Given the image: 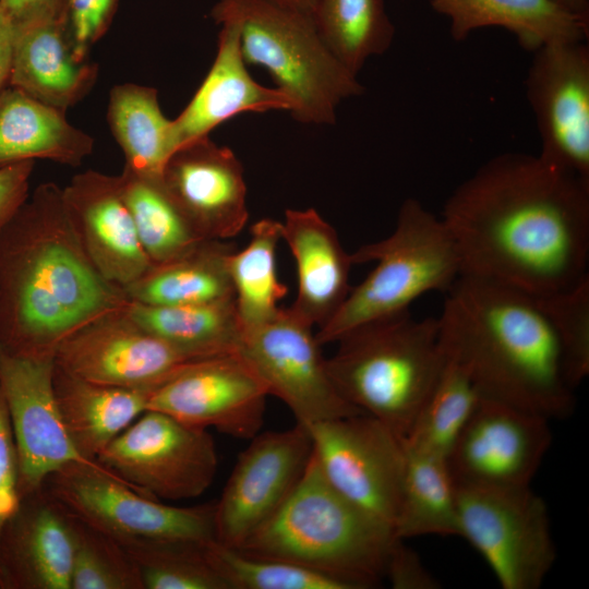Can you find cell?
I'll return each instance as SVG.
<instances>
[{
    "label": "cell",
    "instance_id": "24",
    "mask_svg": "<svg viewBox=\"0 0 589 589\" xmlns=\"http://www.w3.org/2000/svg\"><path fill=\"white\" fill-rule=\"evenodd\" d=\"M9 85L67 111L94 86L98 67L75 55L63 19L14 29Z\"/></svg>",
    "mask_w": 589,
    "mask_h": 589
},
{
    "label": "cell",
    "instance_id": "32",
    "mask_svg": "<svg viewBox=\"0 0 589 589\" xmlns=\"http://www.w3.org/2000/svg\"><path fill=\"white\" fill-rule=\"evenodd\" d=\"M140 243L154 265L181 257L203 239L167 193L161 178H148L123 167L117 176Z\"/></svg>",
    "mask_w": 589,
    "mask_h": 589
},
{
    "label": "cell",
    "instance_id": "31",
    "mask_svg": "<svg viewBox=\"0 0 589 589\" xmlns=\"http://www.w3.org/2000/svg\"><path fill=\"white\" fill-rule=\"evenodd\" d=\"M404 450L405 471L393 528L395 537L405 540L458 536L456 486L446 458L406 447Z\"/></svg>",
    "mask_w": 589,
    "mask_h": 589
},
{
    "label": "cell",
    "instance_id": "7",
    "mask_svg": "<svg viewBox=\"0 0 589 589\" xmlns=\"http://www.w3.org/2000/svg\"><path fill=\"white\" fill-rule=\"evenodd\" d=\"M211 16L239 24L245 63L268 71L297 121L333 124L338 105L364 91L323 43L309 13L269 0H219Z\"/></svg>",
    "mask_w": 589,
    "mask_h": 589
},
{
    "label": "cell",
    "instance_id": "9",
    "mask_svg": "<svg viewBox=\"0 0 589 589\" xmlns=\"http://www.w3.org/2000/svg\"><path fill=\"white\" fill-rule=\"evenodd\" d=\"M71 516L123 542L215 540V502L179 507L145 496L99 462H71L43 484Z\"/></svg>",
    "mask_w": 589,
    "mask_h": 589
},
{
    "label": "cell",
    "instance_id": "27",
    "mask_svg": "<svg viewBox=\"0 0 589 589\" xmlns=\"http://www.w3.org/2000/svg\"><path fill=\"white\" fill-rule=\"evenodd\" d=\"M449 20L454 40L472 32L498 26L514 34L529 51L557 41H585L589 23L573 16L550 0H429Z\"/></svg>",
    "mask_w": 589,
    "mask_h": 589
},
{
    "label": "cell",
    "instance_id": "5",
    "mask_svg": "<svg viewBox=\"0 0 589 589\" xmlns=\"http://www.w3.org/2000/svg\"><path fill=\"white\" fill-rule=\"evenodd\" d=\"M326 358L340 396L402 440L437 382L447 360L437 318L410 311L361 326Z\"/></svg>",
    "mask_w": 589,
    "mask_h": 589
},
{
    "label": "cell",
    "instance_id": "41",
    "mask_svg": "<svg viewBox=\"0 0 589 589\" xmlns=\"http://www.w3.org/2000/svg\"><path fill=\"white\" fill-rule=\"evenodd\" d=\"M20 501L17 452L0 389V530L17 508Z\"/></svg>",
    "mask_w": 589,
    "mask_h": 589
},
{
    "label": "cell",
    "instance_id": "15",
    "mask_svg": "<svg viewBox=\"0 0 589 589\" xmlns=\"http://www.w3.org/2000/svg\"><path fill=\"white\" fill-rule=\"evenodd\" d=\"M549 422L536 413L479 397L446 458L455 485H530L551 447Z\"/></svg>",
    "mask_w": 589,
    "mask_h": 589
},
{
    "label": "cell",
    "instance_id": "25",
    "mask_svg": "<svg viewBox=\"0 0 589 589\" xmlns=\"http://www.w3.org/2000/svg\"><path fill=\"white\" fill-rule=\"evenodd\" d=\"M93 149L94 139L65 111L10 85L0 92V167L35 159L77 167Z\"/></svg>",
    "mask_w": 589,
    "mask_h": 589
},
{
    "label": "cell",
    "instance_id": "44",
    "mask_svg": "<svg viewBox=\"0 0 589 589\" xmlns=\"http://www.w3.org/2000/svg\"><path fill=\"white\" fill-rule=\"evenodd\" d=\"M68 0H0L14 29L35 23L63 19Z\"/></svg>",
    "mask_w": 589,
    "mask_h": 589
},
{
    "label": "cell",
    "instance_id": "34",
    "mask_svg": "<svg viewBox=\"0 0 589 589\" xmlns=\"http://www.w3.org/2000/svg\"><path fill=\"white\" fill-rule=\"evenodd\" d=\"M311 17L329 51L354 75L394 40L384 0H316Z\"/></svg>",
    "mask_w": 589,
    "mask_h": 589
},
{
    "label": "cell",
    "instance_id": "8",
    "mask_svg": "<svg viewBox=\"0 0 589 589\" xmlns=\"http://www.w3.org/2000/svg\"><path fill=\"white\" fill-rule=\"evenodd\" d=\"M458 536L503 589H537L556 560L548 507L530 485H455Z\"/></svg>",
    "mask_w": 589,
    "mask_h": 589
},
{
    "label": "cell",
    "instance_id": "35",
    "mask_svg": "<svg viewBox=\"0 0 589 589\" xmlns=\"http://www.w3.org/2000/svg\"><path fill=\"white\" fill-rule=\"evenodd\" d=\"M479 397L467 371L447 357L413 425L401 440L404 447L447 458Z\"/></svg>",
    "mask_w": 589,
    "mask_h": 589
},
{
    "label": "cell",
    "instance_id": "42",
    "mask_svg": "<svg viewBox=\"0 0 589 589\" xmlns=\"http://www.w3.org/2000/svg\"><path fill=\"white\" fill-rule=\"evenodd\" d=\"M385 577L395 589H435L436 579L428 572L419 555L397 539L390 550Z\"/></svg>",
    "mask_w": 589,
    "mask_h": 589
},
{
    "label": "cell",
    "instance_id": "30",
    "mask_svg": "<svg viewBox=\"0 0 589 589\" xmlns=\"http://www.w3.org/2000/svg\"><path fill=\"white\" fill-rule=\"evenodd\" d=\"M127 311L191 360L237 352L242 337L235 300L171 306L130 301Z\"/></svg>",
    "mask_w": 589,
    "mask_h": 589
},
{
    "label": "cell",
    "instance_id": "33",
    "mask_svg": "<svg viewBox=\"0 0 589 589\" xmlns=\"http://www.w3.org/2000/svg\"><path fill=\"white\" fill-rule=\"evenodd\" d=\"M280 240V221L263 218L253 224L249 243L229 255L228 269L242 333L274 318L280 310L278 302L287 294L276 272Z\"/></svg>",
    "mask_w": 589,
    "mask_h": 589
},
{
    "label": "cell",
    "instance_id": "16",
    "mask_svg": "<svg viewBox=\"0 0 589 589\" xmlns=\"http://www.w3.org/2000/svg\"><path fill=\"white\" fill-rule=\"evenodd\" d=\"M526 95L541 142L539 155L589 181V48L557 41L533 51Z\"/></svg>",
    "mask_w": 589,
    "mask_h": 589
},
{
    "label": "cell",
    "instance_id": "45",
    "mask_svg": "<svg viewBox=\"0 0 589 589\" xmlns=\"http://www.w3.org/2000/svg\"><path fill=\"white\" fill-rule=\"evenodd\" d=\"M14 33L11 20L0 7V92L9 85Z\"/></svg>",
    "mask_w": 589,
    "mask_h": 589
},
{
    "label": "cell",
    "instance_id": "28",
    "mask_svg": "<svg viewBox=\"0 0 589 589\" xmlns=\"http://www.w3.org/2000/svg\"><path fill=\"white\" fill-rule=\"evenodd\" d=\"M235 250L226 240H204L181 257L153 265L124 292L132 302L160 306L235 300L228 269Z\"/></svg>",
    "mask_w": 589,
    "mask_h": 589
},
{
    "label": "cell",
    "instance_id": "47",
    "mask_svg": "<svg viewBox=\"0 0 589 589\" xmlns=\"http://www.w3.org/2000/svg\"><path fill=\"white\" fill-rule=\"evenodd\" d=\"M269 1L303 11L311 15V12L314 8L316 0H269Z\"/></svg>",
    "mask_w": 589,
    "mask_h": 589
},
{
    "label": "cell",
    "instance_id": "6",
    "mask_svg": "<svg viewBox=\"0 0 589 589\" xmlns=\"http://www.w3.org/2000/svg\"><path fill=\"white\" fill-rule=\"evenodd\" d=\"M353 264L376 262L335 315L315 333L323 346L337 342L366 324L409 311L419 297L447 291L462 275L458 248L442 219L419 200L409 197L399 208L394 231L383 240L351 253Z\"/></svg>",
    "mask_w": 589,
    "mask_h": 589
},
{
    "label": "cell",
    "instance_id": "22",
    "mask_svg": "<svg viewBox=\"0 0 589 589\" xmlns=\"http://www.w3.org/2000/svg\"><path fill=\"white\" fill-rule=\"evenodd\" d=\"M218 35L217 53L201 86L172 120L178 148L206 136L220 123L243 112L291 110L287 94L277 87L261 85L247 69L240 45V27L224 19Z\"/></svg>",
    "mask_w": 589,
    "mask_h": 589
},
{
    "label": "cell",
    "instance_id": "12",
    "mask_svg": "<svg viewBox=\"0 0 589 589\" xmlns=\"http://www.w3.org/2000/svg\"><path fill=\"white\" fill-rule=\"evenodd\" d=\"M312 328L290 308H280L267 323L242 333L238 353L298 423L308 426L362 413L336 389Z\"/></svg>",
    "mask_w": 589,
    "mask_h": 589
},
{
    "label": "cell",
    "instance_id": "20",
    "mask_svg": "<svg viewBox=\"0 0 589 589\" xmlns=\"http://www.w3.org/2000/svg\"><path fill=\"white\" fill-rule=\"evenodd\" d=\"M72 516L41 486L0 530V589H71Z\"/></svg>",
    "mask_w": 589,
    "mask_h": 589
},
{
    "label": "cell",
    "instance_id": "11",
    "mask_svg": "<svg viewBox=\"0 0 589 589\" xmlns=\"http://www.w3.org/2000/svg\"><path fill=\"white\" fill-rule=\"evenodd\" d=\"M306 428L313 455L328 483L393 529L405 471L401 440L365 413L320 421Z\"/></svg>",
    "mask_w": 589,
    "mask_h": 589
},
{
    "label": "cell",
    "instance_id": "14",
    "mask_svg": "<svg viewBox=\"0 0 589 589\" xmlns=\"http://www.w3.org/2000/svg\"><path fill=\"white\" fill-rule=\"evenodd\" d=\"M309 429L296 422L257 433L242 450L215 502V540L238 549L283 505L312 456Z\"/></svg>",
    "mask_w": 589,
    "mask_h": 589
},
{
    "label": "cell",
    "instance_id": "17",
    "mask_svg": "<svg viewBox=\"0 0 589 589\" xmlns=\"http://www.w3.org/2000/svg\"><path fill=\"white\" fill-rule=\"evenodd\" d=\"M53 370V357H24L0 347V389L17 452L21 498L71 462H98L83 457L65 430L55 396Z\"/></svg>",
    "mask_w": 589,
    "mask_h": 589
},
{
    "label": "cell",
    "instance_id": "36",
    "mask_svg": "<svg viewBox=\"0 0 589 589\" xmlns=\"http://www.w3.org/2000/svg\"><path fill=\"white\" fill-rule=\"evenodd\" d=\"M208 542L157 539L120 543L135 564L144 589H228L208 558Z\"/></svg>",
    "mask_w": 589,
    "mask_h": 589
},
{
    "label": "cell",
    "instance_id": "4",
    "mask_svg": "<svg viewBox=\"0 0 589 589\" xmlns=\"http://www.w3.org/2000/svg\"><path fill=\"white\" fill-rule=\"evenodd\" d=\"M393 529L337 492L313 455L283 505L238 548L370 588L385 577Z\"/></svg>",
    "mask_w": 589,
    "mask_h": 589
},
{
    "label": "cell",
    "instance_id": "1",
    "mask_svg": "<svg viewBox=\"0 0 589 589\" xmlns=\"http://www.w3.org/2000/svg\"><path fill=\"white\" fill-rule=\"evenodd\" d=\"M441 217L462 274L534 296L589 277V181L539 154L493 157L453 191Z\"/></svg>",
    "mask_w": 589,
    "mask_h": 589
},
{
    "label": "cell",
    "instance_id": "2",
    "mask_svg": "<svg viewBox=\"0 0 589 589\" xmlns=\"http://www.w3.org/2000/svg\"><path fill=\"white\" fill-rule=\"evenodd\" d=\"M129 302L85 252L62 188L37 185L0 230V347L55 358L68 336Z\"/></svg>",
    "mask_w": 589,
    "mask_h": 589
},
{
    "label": "cell",
    "instance_id": "3",
    "mask_svg": "<svg viewBox=\"0 0 589 589\" xmlns=\"http://www.w3.org/2000/svg\"><path fill=\"white\" fill-rule=\"evenodd\" d=\"M437 321L446 356L467 371L480 397L548 420L573 412L562 346L538 296L462 274Z\"/></svg>",
    "mask_w": 589,
    "mask_h": 589
},
{
    "label": "cell",
    "instance_id": "19",
    "mask_svg": "<svg viewBox=\"0 0 589 589\" xmlns=\"http://www.w3.org/2000/svg\"><path fill=\"white\" fill-rule=\"evenodd\" d=\"M163 184L193 229L205 240H228L245 226L243 167L227 146L208 135L179 147L167 160Z\"/></svg>",
    "mask_w": 589,
    "mask_h": 589
},
{
    "label": "cell",
    "instance_id": "21",
    "mask_svg": "<svg viewBox=\"0 0 589 589\" xmlns=\"http://www.w3.org/2000/svg\"><path fill=\"white\" fill-rule=\"evenodd\" d=\"M62 194L81 244L107 280L124 288L151 269L154 264L140 243L117 176L86 170Z\"/></svg>",
    "mask_w": 589,
    "mask_h": 589
},
{
    "label": "cell",
    "instance_id": "26",
    "mask_svg": "<svg viewBox=\"0 0 589 589\" xmlns=\"http://www.w3.org/2000/svg\"><path fill=\"white\" fill-rule=\"evenodd\" d=\"M53 390L65 430L88 460L98 455L147 410L153 390L95 383L55 362Z\"/></svg>",
    "mask_w": 589,
    "mask_h": 589
},
{
    "label": "cell",
    "instance_id": "23",
    "mask_svg": "<svg viewBox=\"0 0 589 589\" xmlns=\"http://www.w3.org/2000/svg\"><path fill=\"white\" fill-rule=\"evenodd\" d=\"M280 224L281 240L290 249L298 276L297 298L289 308L320 328L335 315L351 289V254L314 208L287 209Z\"/></svg>",
    "mask_w": 589,
    "mask_h": 589
},
{
    "label": "cell",
    "instance_id": "29",
    "mask_svg": "<svg viewBox=\"0 0 589 589\" xmlns=\"http://www.w3.org/2000/svg\"><path fill=\"white\" fill-rule=\"evenodd\" d=\"M107 121L124 155V167L136 175L161 178L178 149L172 120L159 106L157 89L135 83L115 85L109 93Z\"/></svg>",
    "mask_w": 589,
    "mask_h": 589
},
{
    "label": "cell",
    "instance_id": "10",
    "mask_svg": "<svg viewBox=\"0 0 589 589\" xmlns=\"http://www.w3.org/2000/svg\"><path fill=\"white\" fill-rule=\"evenodd\" d=\"M97 461L139 493L166 501L202 495L217 473L215 442L205 429L146 410Z\"/></svg>",
    "mask_w": 589,
    "mask_h": 589
},
{
    "label": "cell",
    "instance_id": "18",
    "mask_svg": "<svg viewBox=\"0 0 589 589\" xmlns=\"http://www.w3.org/2000/svg\"><path fill=\"white\" fill-rule=\"evenodd\" d=\"M127 306L68 336L56 350V364L95 383L154 390L192 361L137 324Z\"/></svg>",
    "mask_w": 589,
    "mask_h": 589
},
{
    "label": "cell",
    "instance_id": "40",
    "mask_svg": "<svg viewBox=\"0 0 589 589\" xmlns=\"http://www.w3.org/2000/svg\"><path fill=\"white\" fill-rule=\"evenodd\" d=\"M119 0H68L64 26L79 59L86 60L89 49L108 31Z\"/></svg>",
    "mask_w": 589,
    "mask_h": 589
},
{
    "label": "cell",
    "instance_id": "38",
    "mask_svg": "<svg viewBox=\"0 0 589 589\" xmlns=\"http://www.w3.org/2000/svg\"><path fill=\"white\" fill-rule=\"evenodd\" d=\"M72 518L71 589H144L135 564L118 540Z\"/></svg>",
    "mask_w": 589,
    "mask_h": 589
},
{
    "label": "cell",
    "instance_id": "46",
    "mask_svg": "<svg viewBox=\"0 0 589 589\" xmlns=\"http://www.w3.org/2000/svg\"><path fill=\"white\" fill-rule=\"evenodd\" d=\"M564 12L589 23V0H550Z\"/></svg>",
    "mask_w": 589,
    "mask_h": 589
},
{
    "label": "cell",
    "instance_id": "13",
    "mask_svg": "<svg viewBox=\"0 0 589 589\" xmlns=\"http://www.w3.org/2000/svg\"><path fill=\"white\" fill-rule=\"evenodd\" d=\"M268 395L262 378L237 351L185 363L152 392L147 410L251 440L262 429Z\"/></svg>",
    "mask_w": 589,
    "mask_h": 589
},
{
    "label": "cell",
    "instance_id": "37",
    "mask_svg": "<svg viewBox=\"0 0 589 589\" xmlns=\"http://www.w3.org/2000/svg\"><path fill=\"white\" fill-rule=\"evenodd\" d=\"M206 551L228 589H353L324 573L279 558L250 555L216 540L206 544Z\"/></svg>",
    "mask_w": 589,
    "mask_h": 589
},
{
    "label": "cell",
    "instance_id": "39",
    "mask_svg": "<svg viewBox=\"0 0 589 589\" xmlns=\"http://www.w3.org/2000/svg\"><path fill=\"white\" fill-rule=\"evenodd\" d=\"M538 297L557 334L575 388L589 374V277L572 288Z\"/></svg>",
    "mask_w": 589,
    "mask_h": 589
},
{
    "label": "cell",
    "instance_id": "43",
    "mask_svg": "<svg viewBox=\"0 0 589 589\" xmlns=\"http://www.w3.org/2000/svg\"><path fill=\"white\" fill-rule=\"evenodd\" d=\"M35 160L0 167V230L12 219L29 195Z\"/></svg>",
    "mask_w": 589,
    "mask_h": 589
}]
</instances>
